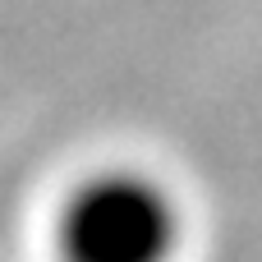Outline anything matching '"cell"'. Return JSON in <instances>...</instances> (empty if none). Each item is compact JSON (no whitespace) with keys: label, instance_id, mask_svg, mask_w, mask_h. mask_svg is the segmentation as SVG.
<instances>
[{"label":"cell","instance_id":"obj_1","mask_svg":"<svg viewBox=\"0 0 262 262\" xmlns=\"http://www.w3.org/2000/svg\"><path fill=\"white\" fill-rule=\"evenodd\" d=\"M180 249V198L134 166H106L78 180L51 221L55 262H175Z\"/></svg>","mask_w":262,"mask_h":262}]
</instances>
